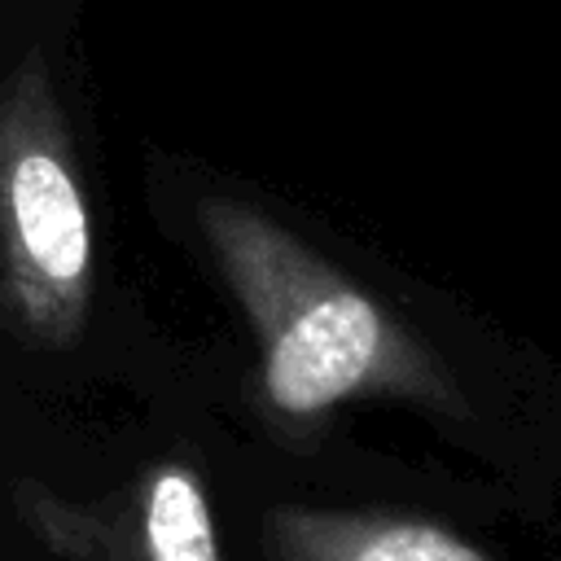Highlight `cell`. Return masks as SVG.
<instances>
[{
  "instance_id": "cell-1",
  "label": "cell",
  "mask_w": 561,
  "mask_h": 561,
  "mask_svg": "<svg viewBox=\"0 0 561 561\" xmlns=\"http://www.w3.org/2000/svg\"><path fill=\"white\" fill-rule=\"evenodd\" d=\"M197 232L254 333L259 394L276 416L298 425L351 399L465 412L451 368L280 219L232 193H210L197 202Z\"/></svg>"
},
{
  "instance_id": "cell-2",
  "label": "cell",
  "mask_w": 561,
  "mask_h": 561,
  "mask_svg": "<svg viewBox=\"0 0 561 561\" xmlns=\"http://www.w3.org/2000/svg\"><path fill=\"white\" fill-rule=\"evenodd\" d=\"M92 215L61 101L39 61L0 92V320L35 351H70L92 307Z\"/></svg>"
},
{
  "instance_id": "cell-3",
  "label": "cell",
  "mask_w": 561,
  "mask_h": 561,
  "mask_svg": "<svg viewBox=\"0 0 561 561\" xmlns=\"http://www.w3.org/2000/svg\"><path fill=\"white\" fill-rule=\"evenodd\" d=\"M39 535L75 561H224L210 495L188 460L149 465L110 504L44 500L31 508Z\"/></svg>"
},
{
  "instance_id": "cell-4",
  "label": "cell",
  "mask_w": 561,
  "mask_h": 561,
  "mask_svg": "<svg viewBox=\"0 0 561 561\" xmlns=\"http://www.w3.org/2000/svg\"><path fill=\"white\" fill-rule=\"evenodd\" d=\"M280 561H491L465 535L381 508H316L285 504L267 517Z\"/></svg>"
}]
</instances>
